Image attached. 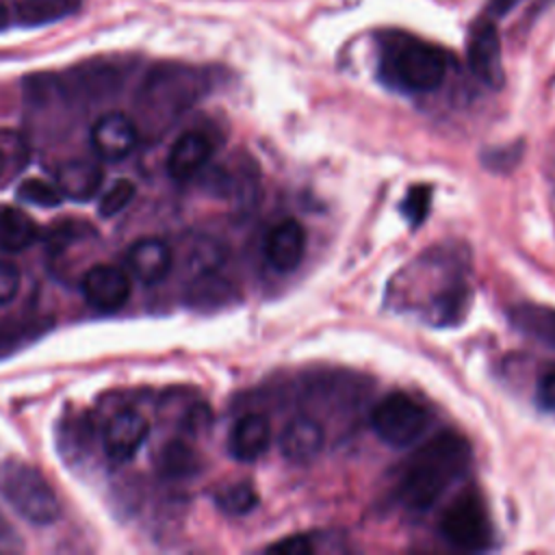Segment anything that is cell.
Here are the masks:
<instances>
[{"instance_id":"obj_1","label":"cell","mask_w":555,"mask_h":555,"mask_svg":"<svg viewBox=\"0 0 555 555\" xmlns=\"http://www.w3.org/2000/svg\"><path fill=\"white\" fill-rule=\"evenodd\" d=\"M470 464V444L455 431L429 438L408 460L397 483L399 501L412 512H427Z\"/></svg>"},{"instance_id":"obj_2","label":"cell","mask_w":555,"mask_h":555,"mask_svg":"<svg viewBox=\"0 0 555 555\" xmlns=\"http://www.w3.org/2000/svg\"><path fill=\"white\" fill-rule=\"evenodd\" d=\"M449 59L444 50L403 33H390L379 50V78L405 93H425L442 85Z\"/></svg>"},{"instance_id":"obj_3","label":"cell","mask_w":555,"mask_h":555,"mask_svg":"<svg viewBox=\"0 0 555 555\" xmlns=\"http://www.w3.org/2000/svg\"><path fill=\"white\" fill-rule=\"evenodd\" d=\"M204 89V78L199 72L184 65H158L154 67L139 95L141 111L150 126L171 124L180 117Z\"/></svg>"},{"instance_id":"obj_4","label":"cell","mask_w":555,"mask_h":555,"mask_svg":"<svg viewBox=\"0 0 555 555\" xmlns=\"http://www.w3.org/2000/svg\"><path fill=\"white\" fill-rule=\"evenodd\" d=\"M0 496L26 522L46 527L59 520L61 503L39 468L11 460L0 464Z\"/></svg>"},{"instance_id":"obj_5","label":"cell","mask_w":555,"mask_h":555,"mask_svg":"<svg viewBox=\"0 0 555 555\" xmlns=\"http://www.w3.org/2000/svg\"><path fill=\"white\" fill-rule=\"evenodd\" d=\"M440 531L449 544L462 551H483L492 546V522L483 499L475 490L462 492L442 514Z\"/></svg>"},{"instance_id":"obj_6","label":"cell","mask_w":555,"mask_h":555,"mask_svg":"<svg viewBox=\"0 0 555 555\" xmlns=\"http://www.w3.org/2000/svg\"><path fill=\"white\" fill-rule=\"evenodd\" d=\"M429 425L427 410L405 392H390L371 412V427L390 447H408Z\"/></svg>"},{"instance_id":"obj_7","label":"cell","mask_w":555,"mask_h":555,"mask_svg":"<svg viewBox=\"0 0 555 555\" xmlns=\"http://www.w3.org/2000/svg\"><path fill=\"white\" fill-rule=\"evenodd\" d=\"M466 59L470 72L490 89H501L505 80L503 72V54H501V37L492 22V17H479L470 30L466 41Z\"/></svg>"},{"instance_id":"obj_8","label":"cell","mask_w":555,"mask_h":555,"mask_svg":"<svg viewBox=\"0 0 555 555\" xmlns=\"http://www.w3.org/2000/svg\"><path fill=\"white\" fill-rule=\"evenodd\" d=\"M150 436V421L134 408H121L108 416L102 431V447L111 462H130Z\"/></svg>"},{"instance_id":"obj_9","label":"cell","mask_w":555,"mask_h":555,"mask_svg":"<svg viewBox=\"0 0 555 555\" xmlns=\"http://www.w3.org/2000/svg\"><path fill=\"white\" fill-rule=\"evenodd\" d=\"M89 143L100 160L119 163L137 147L139 128L126 113L111 111L93 121L89 130Z\"/></svg>"},{"instance_id":"obj_10","label":"cell","mask_w":555,"mask_h":555,"mask_svg":"<svg viewBox=\"0 0 555 555\" xmlns=\"http://www.w3.org/2000/svg\"><path fill=\"white\" fill-rule=\"evenodd\" d=\"M80 291L85 301L100 312L119 310L132 291L130 278L115 264H93L80 278Z\"/></svg>"},{"instance_id":"obj_11","label":"cell","mask_w":555,"mask_h":555,"mask_svg":"<svg viewBox=\"0 0 555 555\" xmlns=\"http://www.w3.org/2000/svg\"><path fill=\"white\" fill-rule=\"evenodd\" d=\"M212 156V141L202 130L182 132L167 154V173L173 180H191L197 176Z\"/></svg>"},{"instance_id":"obj_12","label":"cell","mask_w":555,"mask_h":555,"mask_svg":"<svg viewBox=\"0 0 555 555\" xmlns=\"http://www.w3.org/2000/svg\"><path fill=\"white\" fill-rule=\"evenodd\" d=\"M126 262L139 282L152 286L169 275L173 267V251L163 238L143 236L132 243L126 254Z\"/></svg>"},{"instance_id":"obj_13","label":"cell","mask_w":555,"mask_h":555,"mask_svg":"<svg viewBox=\"0 0 555 555\" xmlns=\"http://www.w3.org/2000/svg\"><path fill=\"white\" fill-rule=\"evenodd\" d=\"M306 249V232L297 219H282L278 221L264 243V256L267 262L280 271L288 273L299 267Z\"/></svg>"},{"instance_id":"obj_14","label":"cell","mask_w":555,"mask_h":555,"mask_svg":"<svg viewBox=\"0 0 555 555\" xmlns=\"http://www.w3.org/2000/svg\"><path fill=\"white\" fill-rule=\"evenodd\" d=\"M104 182V171L98 163L87 158H69L54 171V184L63 199L87 202L93 199Z\"/></svg>"},{"instance_id":"obj_15","label":"cell","mask_w":555,"mask_h":555,"mask_svg":"<svg viewBox=\"0 0 555 555\" xmlns=\"http://www.w3.org/2000/svg\"><path fill=\"white\" fill-rule=\"evenodd\" d=\"M323 429L310 416H295L280 434V451L293 464H306L319 455Z\"/></svg>"},{"instance_id":"obj_16","label":"cell","mask_w":555,"mask_h":555,"mask_svg":"<svg viewBox=\"0 0 555 555\" xmlns=\"http://www.w3.org/2000/svg\"><path fill=\"white\" fill-rule=\"evenodd\" d=\"M271 440V425L262 414H245L241 416L228 436V451L238 462L258 460Z\"/></svg>"},{"instance_id":"obj_17","label":"cell","mask_w":555,"mask_h":555,"mask_svg":"<svg viewBox=\"0 0 555 555\" xmlns=\"http://www.w3.org/2000/svg\"><path fill=\"white\" fill-rule=\"evenodd\" d=\"M509 323L525 336L555 349V308L542 304H516L509 308Z\"/></svg>"},{"instance_id":"obj_18","label":"cell","mask_w":555,"mask_h":555,"mask_svg":"<svg viewBox=\"0 0 555 555\" xmlns=\"http://www.w3.org/2000/svg\"><path fill=\"white\" fill-rule=\"evenodd\" d=\"M37 238V223L28 212L13 206H0V251H22Z\"/></svg>"},{"instance_id":"obj_19","label":"cell","mask_w":555,"mask_h":555,"mask_svg":"<svg viewBox=\"0 0 555 555\" xmlns=\"http://www.w3.org/2000/svg\"><path fill=\"white\" fill-rule=\"evenodd\" d=\"M80 4L82 0H17L15 17L22 26H46L69 17Z\"/></svg>"},{"instance_id":"obj_20","label":"cell","mask_w":555,"mask_h":555,"mask_svg":"<svg viewBox=\"0 0 555 555\" xmlns=\"http://www.w3.org/2000/svg\"><path fill=\"white\" fill-rule=\"evenodd\" d=\"M30 147L26 139L11 128H0V189L11 184L28 165Z\"/></svg>"},{"instance_id":"obj_21","label":"cell","mask_w":555,"mask_h":555,"mask_svg":"<svg viewBox=\"0 0 555 555\" xmlns=\"http://www.w3.org/2000/svg\"><path fill=\"white\" fill-rule=\"evenodd\" d=\"M158 470L169 479L189 477L199 470V457L186 442L171 440L158 453Z\"/></svg>"},{"instance_id":"obj_22","label":"cell","mask_w":555,"mask_h":555,"mask_svg":"<svg viewBox=\"0 0 555 555\" xmlns=\"http://www.w3.org/2000/svg\"><path fill=\"white\" fill-rule=\"evenodd\" d=\"M189 297L195 308H219L234 297V288L228 280L219 278L217 271H212L193 278Z\"/></svg>"},{"instance_id":"obj_23","label":"cell","mask_w":555,"mask_h":555,"mask_svg":"<svg viewBox=\"0 0 555 555\" xmlns=\"http://www.w3.org/2000/svg\"><path fill=\"white\" fill-rule=\"evenodd\" d=\"M223 256L225 251L219 245V241L208 236H197L186 245L184 267L191 271L193 278H197V275L217 271L223 264Z\"/></svg>"},{"instance_id":"obj_24","label":"cell","mask_w":555,"mask_h":555,"mask_svg":"<svg viewBox=\"0 0 555 555\" xmlns=\"http://www.w3.org/2000/svg\"><path fill=\"white\" fill-rule=\"evenodd\" d=\"M215 503L221 512H225L230 516H243L256 507L258 494H256L254 486H249L247 481H238V483L223 486L215 494Z\"/></svg>"},{"instance_id":"obj_25","label":"cell","mask_w":555,"mask_h":555,"mask_svg":"<svg viewBox=\"0 0 555 555\" xmlns=\"http://www.w3.org/2000/svg\"><path fill=\"white\" fill-rule=\"evenodd\" d=\"M15 195L24 202V204H33L39 208H54L63 202L61 191L56 189L54 182L41 180V178H26L17 184Z\"/></svg>"},{"instance_id":"obj_26","label":"cell","mask_w":555,"mask_h":555,"mask_svg":"<svg viewBox=\"0 0 555 555\" xmlns=\"http://www.w3.org/2000/svg\"><path fill=\"white\" fill-rule=\"evenodd\" d=\"M134 191H137L134 182L124 180V178H121V180H115V182L104 191V195L100 197L98 212H100L102 217H115V215H119V212L132 202Z\"/></svg>"},{"instance_id":"obj_27","label":"cell","mask_w":555,"mask_h":555,"mask_svg":"<svg viewBox=\"0 0 555 555\" xmlns=\"http://www.w3.org/2000/svg\"><path fill=\"white\" fill-rule=\"evenodd\" d=\"M429 204H431V189L425 184H418L405 193V197L401 202V210H403L405 219H410V223L416 228L427 217Z\"/></svg>"},{"instance_id":"obj_28","label":"cell","mask_w":555,"mask_h":555,"mask_svg":"<svg viewBox=\"0 0 555 555\" xmlns=\"http://www.w3.org/2000/svg\"><path fill=\"white\" fill-rule=\"evenodd\" d=\"M20 291V269L11 262L0 258V306L15 299Z\"/></svg>"},{"instance_id":"obj_29","label":"cell","mask_w":555,"mask_h":555,"mask_svg":"<svg viewBox=\"0 0 555 555\" xmlns=\"http://www.w3.org/2000/svg\"><path fill=\"white\" fill-rule=\"evenodd\" d=\"M33 325H20V323H0V356H4L11 349H17L28 334H33Z\"/></svg>"},{"instance_id":"obj_30","label":"cell","mask_w":555,"mask_h":555,"mask_svg":"<svg viewBox=\"0 0 555 555\" xmlns=\"http://www.w3.org/2000/svg\"><path fill=\"white\" fill-rule=\"evenodd\" d=\"M267 551L278 553V555H310L314 551V546H312L310 538H306V535H291V538L269 544Z\"/></svg>"},{"instance_id":"obj_31","label":"cell","mask_w":555,"mask_h":555,"mask_svg":"<svg viewBox=\"0 0 555 555\" xmlns=\"http://www.w3.org/2000/svg\"><path fill=\"white\" fill-rule=\"evenodd\" d=\"M538 403L555 412V364L538 377Z\"/></svg>"},{"instance_id":"obj_32","label":"cell","mask_w":555,"mask_h":555,"mask_svg":"<svg viewBox=\"0 0 555 555\" xmlns=\"http://www.w3.org/2000/svg\"><path fill=\"white\" fill-rule=\"evenodd\" d=\"M17 546H20L17 533L13 531V527L0 514V551H15Z\"/></svg>"},{"instance_id":"obj_33","label":"cell","mask_w":555,"mask_h":555,"mask_svg":"<svg viewBox=\"0 0 555 555\" xmlns=\"http://www.w3.org/2000/svg\"><path fill=\"white\" fill-rule=\"evenodd\" d=\"M206 423H208V412H206V408H202V405L193 408V410L186 414V418H184V425H186L189 431H197V429L204 427Z\"/></svg>"},{"instance_id":"obj_34","label":"cell","mask_w":555,"mask_h":555,"mask_svg":"<svg viewBox=\"0 0 555 555\" xmlns=\"http://www.w3.org/2000/svg\"><path fill=\"white\" fill-rule=\"evenodd\" d=\"M520 0H490L488 2V17H501L509 9H514Z\"/></svg>"}]
</instances>
